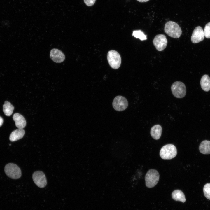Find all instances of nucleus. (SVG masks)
Listing matches in <instances>:
<instances>
[{"label":"nucleus","instance_id":"nucleus-14","mask_svg":"<svg viewBox=\"0 0 210 210\" xmlns=\"http://www.w3.org/2000/svg\"><path fill=\"white\" fill-rule=\"evenodd\" d=\"M162 131L161 126L159 124L156 125L151 127L150 131V135L154 139H159L161 136Z\"/></svg>","mask_w":210,"mask_h":210},{"label":"nucleus","instance_id":"nucleus-11","mask_svg":"<svg viewBox=\"0 0 210 210\" xmlns=\"http://www.w3.org/2000/svg\"><path fill=\"white\" fill-rule=\"evenodd\" d=\"M204 37V31L201 27H196L193 31L191 36V41L194 43H198L202 40Z\"/></svg>","mask_w":210,"mask_h":210},{"label":"nucleus","instance_id":"nucleus-10","mask_svg":"<svg viewBox=\"0 0 210 210\" xmlns=\"http://www.w3.org/2000/svg\"><path fill=\"white\" fill-rule=\"evenodd\" d=\"M32 178L34 183L38 187L43 188L46 185L47 182L44 173L41 171H36L34 173Z\"/></svg>","mask_w":210,"mask_h":210},{"label":"nucleus","instance_id":"nucleus-2","mask_svg":"<svg viewBox=\"0 0 210 210\" xmlns=\"http://www.w3.org/2000/svg\"><path fill=\"white\" fill-rule=\"evenodd\" d=\"M125 142L118 141L114 142L111 148V153L113 157L118 160L124 159L125 155Z\"/></svg>","mask_w":210,"mask_h":210},{"label":"nucleus","instance_id":"nucleus-20","mask_svg":"<svg viewBox=\"0 0 210 210\" xmlns=\"http://www.w3.org/2000/svg\"><path fill=\"white\" fill-rule=\"evenodd\" d=\"M132 35L136 38H139L141 41L147 39L146 36L141 30L133 31Z\"/></svg>","mask_w":210,"mask_h":210},{"label":"nucleus","instance_id":"nucleus-6","mask_svg":"<svg viewBox=\"0 0 210 210\" xmlns=\"http://www.w3.org/2000/svg\"><path fill=\"white\" fill-rule=\"evenodd\" d=\"M4 171L9 177L14 179L20 178L21 176V172L20 168L16 164L10 163L5 166Z\"/></svg>","mask_w":210,"mask_h":210},{"label":"nucleus","instance_id":"nucleus-18","mask_svg":"<svg viewBox=\"0 0 210 210\" xmlns=\"http://www.w3.org/2000/svg\"><path fill=\"white\" fill-rule=\"evenodd\" d=\"M172 198L176 201H179L182 202H185L186 200L183 193L181 190H176L172 193Z\"/></svg>","mask_w":210,"mask_h":210},{"label":"nucleus","instance_id":"nucleus-17","mask_svg":"<svg viewBox=\"0 0 210 210\" xmlns=\"http://www.w3.org/2000/svg\"><path fill=\"white\" fill-rule=\"evenodd\" d=\"M200 152L204 154H210V141L204 140L200 144L199 146Z\"/></svg>","mask_w":210,"mask_h":210},{"label":"nucleus","instance_id":"nucleus-24","mask_svg":"<svg viewBox=\"0 0 210 210\" xmlns=\"http://www.w3.org/2000/svg\"><path fill=\"white\" fill-rule=\"evenodd\" d=\"M3 122V118L0 116V127L1 126Z\"/></svg>","mask_w":210,"mask_h":210},{"label":"nucleus","instance_id":"nucleus-16","mask_svg":"<svg viewBox=\"0 0 210 210\" xmlns=\"http://www.w3.org/2000/svg\"><path fill=\"white\" fill-rule=\"evenodd\" d=\"M200 85L204 91L208 92L210 90V78L209 76L205 74L202 76L200 80Z\"/></svg>","mask_w":210,"mask_h":210},{"label":"nucleus","instance_id":"nucleus-7","mask_svg":"<svg viewBox=\"0 0 210 210\" xmlns=\"http://www.w3.org/2000/svg\"><path fill=\"white\" fill-rule=\"evenodd\" d=\"M108 63L112 68L116 69L120 66L121 58L119 53L116 51L111 50L108 51L107 55Z\"/></svg>","mask_w":210,"mask_h":210},{"label":"nucleus","instance_id":"nucleus-21","mask_svg":"<svg viewBox=\"0 0 210 210\" xmlns=\"http://www.w3.org/2000/svg\"><path fill=\"white\" fill-rule=\"evenodd\" d=\"M203 190L205 197L208 199L210 200V183L205 184Z\"/></svg>","mask_w":210,"mask_h":210},{"label":"nucleus","instance_id":"nucleus-25","mask_svg":"<svg viewBox=\"0 0 210 210\" xmlns=\"http://www.w3.org/2000/svg\"><path fill=\"white\" fill-rule=\"evenodd\" d=\"M138 1L140 2H146L149 0H137Z\"/></svg>","mask_w":210,"mask_h":210},{"label":"nucleus","instance_id":"nucleus-23","mask_svg":"<svg viewBox=\"0 0 210 210\" xmlns=\"http://www.w3.org/2000/svg\"><path fill=\"white\" fill-rule=\"evenodd\" d=\"M84 1L87 6H90L94 4L96 0H84Z\"/></svg>","mask_w":210,"mask_h":210},{"label":"nucleus","instance_id":"nucleus-13","mask_svg":"<svg viewBox=\"0 0 210 210\" xmlns=\"http://www.w3.org/2000/svg\"><path fill=\"white\" fill-rule=\"evenodd\" d=\"M13 120L15 122L16 126L19 129H23L26 126V122L24 117L21 114L16 113L13 117Z\"/></svg>","mask_w":210,"mask_h":210},{"label":"nucleus","instance_id":"nucleus-3","mask_svg":"<svg viewBox=\"0 0 210 210\" xmlns=\"http://www.w3.org/2000/svg\"><path fill=\"white\" fill-rule=\"evenodd\" d=\"M177 154L176 148L174 145L167 144L163 146L160 152V155L162 159L169 160L175 157Z\"/></svg>","mask_w":210,"mask_h":210},{"label":"nucleus","instance_id":"nucleus-8","mask_svg":"<svg viewBox=\"0 0 210 210\" xmlns=\"http://www.w3.org/2000/svg\"><path fill=\"white\" fill-rule=\"evenodd\" d=\"M128 102L124 97L118 96L114 99L112 105L115 110L118 111H122L126 109L128 106Z\"/></svg>","mask_w":210,"mask_h":210},{"label":"nucleus","instance_id":"nucleus-15","mask_svg":"<svg viewBox=\"0 0 210 210\" xmlns=\"http://www.w3.org/2000/svg\"><path fill=\"white\" fill-rule=\"evenodd\" d=\"M25 134L23 129H19L13 131L10 135V140L12 142L15 141L22 139Z\"/></svg>","mask_w":210,"mask_h":210},{"label":"nucleus","instance_id":"nucleus-4","mask_svg":"<svg viewBox=\"0 0 210 210\" xmlns=\"http://www.w3.org/2000/svg\"><path fill=\"white\" fill-rule=\"evenodd\" d=\"M159 179V174L158 171L154 169L149 170L145 177L146 185L148 188L154 187L158 183Z\"/></svg>","mask_w":210,"mask_h":210},{"label":"nucleus","instance_id":"nucleus-22","mask_svg":"<svg viewBox=\"0 0 210 210\" xmlns=\"http://www.w3.org/2000/svg\"><path fill=\"white\" fill-rule=\"evenodd\" d=\"M204 36L206 38H210V22L207 23L204 28Z\"/></svg>","mask_w":210,"mask_h":210},{"label":"nucleus","instance_id":"nucleus-19","mask_svg":"<svg viewBox=\"0 0 210 210\" xmlns=\"http://www.w3.org/2000/svg\"><path fill=\"white\" fill-rule=\"evenodd\" d=\"M14 107L11 103L7 101H5L3 105V111L5 115L7 116H10L13 113Z\"/></svg>","mask_w":210,"mask_h":210},{"label":"nucleus","instance_id":"nucleus-12","mask_svg":"<svg viewBox=\"0 0 210 210\" xmlns=\"http://www.w3.org/2000/svg\"><path fill=\"white\" fill-rule=\"evenodd\" d=\"M50 57L53 61L58 63L63 62L65 58V55L62 52L55 48L52 49L51 50Z\"/></svg>","mask_w":210,"mask_h":210},{"label":"nucleus","instance_id":"nucleus-1","mask_svg":"<svg viewBox=\"0 0 210 210\" xmlns=\"http://www.w3.org/2000/svg\"><path fill=\"white\" fill-rule=\"evenodd\" d=\"M164 31L169 36L174 38H179L182 34V31L179 26L176 22L171 21L166 23Z\"/></svg>","mask_w":210,"mask_h":210},{"label":"nucleus","instance_id":"nucleus-5","mask_svg":"<svg viewBox=\"0 0 210 210\" xmlns=\"http://www.w3.org/2000/svg\"><path fill=\"white\" fill-rule=\"evenodd\" d=\"M171 90L173 95L178 98L184 97L186 94V88L184 84L179 81L174 82L172 85Z\"/></svg>","mask_w":210,"mask_h":210},{"label":"nucleus","instance_id":"nucleus-9","mask_svg":"<svg viewBox=\"0 0 210 210\" xmlns=\"http://www.w3.org/2000/svg\"><path fill=\"white\" fill-rule=\"evenodd\" d=\"M153 42L156 50L161 51L166 48L167 44V40L165 35L159 34L155 36Z\"/></svg>","mask_w":210,"mask_h":210}]
</instances>
